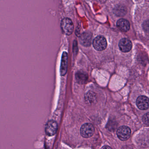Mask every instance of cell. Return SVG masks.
<instances>
[{
	"mask_svg": "<svg viewBox=\"0 0 149 149\" xmlns=\"http://www.w3.org/2000/svg\"><path fill=\"white\" fill-rule=\"evenodd\" d=\"M61 27L63 32L65 35L70 36L73 33L74 30V24L70 18L65 17L62 20Z\"/></svg>",
	"mask_w": 149,
	"mask_h": 149,
	"instance_id": "6da1fadb",
	"label": "cell"
},
{
	"mask_svg": "<svg viewBox=\"0 0 149 149\" xmlns=\"http://www.w3.org/2000/svg\"><path fill=\"white\" fill-rule=\"evenodd\" d=\"M94 132V127L90 123H85L81 127L80 134L84 138H90L93 135Z\"/></svg>",
	"mask_w": 149,
	"mask_h": 149,
	"instance_id": "7a4b0ae2",
	"label": "cell"
},
{
	"mask_svg": "<svg viewBox=\"0 0 149 149\" xmlns=\"http://www.w3.org/2000/svg\"><path fill=\"white\" fill-rule=\"evenodd\" d=\"M93 46L97 51L104 50L107 47V42L106 38L102 36H98L93 41Z\"/></svg>",
	"mask_w": 149,
	"mask_h": 149,
	"instance_id": "3957f363",
	"label": "cell"
},
{
	"mask_svg": "<svg viewBox=\"0 0 149 149\" xmlns=\"http://www.w3.org/2000/svg\"><path fill=\"white\" fill-rule=\"evenodd\" d=\"M131 134V130L127 126L120 127L117 131V135L118 138L123 141H127L129 139Z\"/></svg>",
	"mask_w": 149,
	"mask_h": 149,
	"instance_id": "277c9868",
	"label": "cell"
},
{
	"mask_svg": "<svg viewBox=\"0 0 149 149\" xmlns=\"http://www.w3.org/2000/svg\"><path fill=\"white\" fill-rule=\"evenodd\" d=\"M57 130V123L53 120L48 122L45 126V133L49 136H52L56 134Z\"/></svg>",
	"mask_w": 149,
	"mask_h": 149,
	"instance_id": "5b68a950",
	"label": "cell"
},
{
	"mask_svg": "<svg viewBox=\"0 0 149 149\" xmlns=\"http://www.w3.org/2000/svg\"><path fill=\"white\" fill-rule=\"evenodd\" d=\"M136 104L139 109L146 110L149 108V99L147 96L141 95L136 100Z\"/></svg>",
	"mask_w": 149,
	"mask_h": 149,
	"instance_id": "8992f818",
	"label": "cell"
},
{
	"mask_svg": "<svg viewBox=\"0 0 149 149\" xmlns=\"http://www.w3.org/2000/svg\"><path fill=\"white\" fill-rule=\"evenodd\" d=\"M119 48L122 52H127L130 51L132 48V43L129 39L123 38L121 39L119 42Z\"/></svg>",
	"mask_w": 149,
	"mask_h": 149,
	"instance_id": "52a82bcc",
	"label": "cell"
},
{
	"mask_svg": "<svg viewBox=\"0 0 149 149\" xmlns=\"http://www.w3.org/2000/svg\"><path fill=\"white\" fill-rule=\"evenodd\" d=\"M68 55L65 52H64L62 54L61 66H60V74L64 76L67 73L68 68Z\"/></svg>",
	"mask_w": 149,
	"mask_h": 149,
	"instance_id": "ba28073f",
	"label": "cell"
},
{
	"mask_svg": "<svg viewBox=\"0 0 149 149\" xmlns=\"http://www.w3.org/2000/svg\"><path fill=\"white\" fill-rule=\"evenodd\" d=\"M118 29L123 32H127L130 29V24L126 19L121 18L119 19L116 23Z\"/></svg>",
	"mask_w": 149,
	"mask_h": 149,
	"instance_id": "9c48e42d",
	"label": "cell"
},
{
	"mask_svg": "<svg viewBox=\"0 0 149 149\" xmlns=\"http://www.w3.org/2000/svg\"><path fill=\"white\" fill-rule=\"evenodd\" d=\"M92 41V35L89 33H84L80 38V43L83 46L88 47L90 46Z\"/></svg>",
	"mask_w": 149,
	"mask_h": 149,
	"instance_id": "30bf717a",
	"label": "cell"
},
{
	"mask_svg": "<svg viewBox=\"0 0 149 149\" xmlns=\"http://www.w3.org/2000/svg\"><path fill=\"white\" fill-rule=\"evenodd\" d=\"M76 81L79 84H84L87 80L88 76L86 73L81 72H77L75 75Z\"/></svg>",
	"mask_w": 149,
	"mask_h": 149,
	"instance_id": "8fae6325",
	"label": "cell"
},
{
	"mask_svg": "<svg viewBox=\"0 0 149 149\" xmlns=\"http://www.w3.org/2000/svg\"><path fill=\"white\" fill-rule=\"evenodd\" d=\"M114 13L118 16H123L127 13V9L123 6H118L114 9Z\"/></svg>",
	"mask_w": 149,
	"mask_h": 149,
	"instance_id": "7c38bea8",
	"label": "cell"
},
{
	"mask_svg": "<svg viewBox=\"0 0 149 149\" xmlns=\"http://www.w3.org/2000/svg\"><path fill=\"white\" fill-rule=\"evenodd\" d=\"M86 101L88 103H92L95 100V96L94 93L93 92H89L86 94L85 96Z\"/></svg>",
	"mask_w": 149,
	"mask_h": 149,
	"instance_id": "4fadbf2b",
	"label": "cell"
},
{
	"mask_svg": "<svg viewBox=\"0 0 149 149\" xmlns=\"http://www.w3.org/2000/svg\"><path fill=\"white\" fill-rule=\"evenodd\" d=\"M142 121L144 124L149 126V113H147L143 115Z\"/></svg>",
	"mask_w": 149,
	"mask_h": 149,
	"instance_id": "5bb4252c",
	"label": "cell"
},
{
	"mask_svg": "<svg viewBox=\"0 0 149 149\" xmlns=\"http://www.w3.org/2000/svg\"><path fill=\"white\" fill-rule=\"evenodd\" d=\"M143 28L146 32L149 33V20L146 21L143 24Z\"/></svg>",
	"mask_w": 149,
	"mask_h": 149,
	"instance_id": "9a60e30c",
	"label": "cell"
},
{
	"mask_svg": "<svg viewBox=\"0 0 149 149\" xmlns=\"http://www.w3.org/2000/svg\"><path fill=\"white\" fill-rule=\"evenodd\" d=\"M101 149H112L109 146H104Z\"/></svg>",
	"mask_w": 149,
	"mask_h": 149,
	"instance_id": "2e32d148",
	"label": "cell"
}]
</instances>
